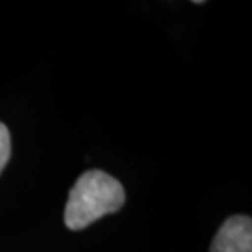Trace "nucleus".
Returning a JSON list of instances; mask_svg holds the SVG:
<instances>
[{
  "instance_id": "1",
  "label": "nucleus",
  "mask_w": 252,
  "mask_h": 252,
  "mask_svg": "<svg viewBox=\"0 0 252 252\" xmlns=\"http://www.w3.org/2000/svg\"><path fill=\"white\" fill-rule=\"evenodd\" d=\"M125 189L103 170H87L69 191L64 210V223L70 231H80L125 203Z\"/></svg>"
},
{
  "instance_id": "2",
  "label": "nucleus",
  "mask_w": 252,
  "mask_h": 252,
  "mask_svg": "<svg viewBox=\"0 0 252 252\" xmlns=\"http://www.w3.org/2000/svg\"><path fill=\"white\" fill-rule=\"evenodd\" d=\"M210 252H252V220L234 215L221 224Z\"/></svg>"
},
{
  "instance_id": "3",
  "label": "nucleus",
  "mask_w": 252,
  "mask_h": 252,
  "mask_svg": "<svg viewBox=\"0 0 252 252\" xmlns=\"http://www.w3.org/2000/svg\"><path fill=\"white\" fill-rule=\"evenodd\" d=\"M10 156H12V141H10L8 128L0 123V174L7 165Z\"/></svg>"
}]
</instances>
